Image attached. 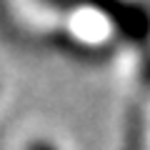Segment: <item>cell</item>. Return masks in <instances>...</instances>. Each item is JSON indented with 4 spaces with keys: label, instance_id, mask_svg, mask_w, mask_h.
I'll use <instances>...</instances> for the list:
<instances>
[{
    "label": "cell",
    "instance_id": "obj_1",
    "mask_svg": "<svg viewBox=\"0 0 150 150\" xmlns=\"http://www.w3.org/2000/svg\"><path fill=\"white\" fill-rule=\"evenodd\" d=\"M112 30L128 43H143L150 38V13L143 5H110L105 8Z\"/></svg>",
    "mask_w": 150,
    "mask_h": 150
},
{
    "label": "cell",
    "instance_id": "obj_2",
    "mask_svg": "<svg viewBox=\"0 0 150 150\" xmlns=\"http://www.w3.org/2000/svg\"><path fill=\"white\" fill-rule=\"evenodd\" d=\"M23 150H60V148L53 143V140H48V138H33Z\"/></svg>",
    "mask_w": 150,
    "mask_h": 150
}]
</instances>
